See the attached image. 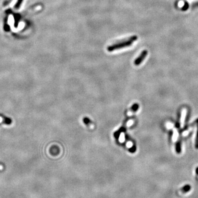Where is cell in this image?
Wrapping results in <instances>:
<instances>
[{
    "instance_id": "obj_3",
    "label": "cell",
    "mask_w": 198,
    "mask_h": 198,
    "mask_svg": "<svg viewBox=\"0 0 198 198\" xmlns=\"http://www.w3.org/2000/svg\"><path fill=\"white\" fill-rule=\"evenodd\" d=\"M0 117H2V122L3 123L7 124V125H11L12 123V120L10 118L7 117L5 116H3V115H0Z\"/></svg>"
},
{
    "instance_id": "obj_11",
    "label": "cell",
    "mask_w": 198,
    "mask_h": 198,
    "mask_svg": "<svg viewBox=\"0 0 198 198\" xmlns=\"http://www.w3.org/2000/svg\"><path fill=\"white\" fill-rule=\"evenodd\" d=\"M196 173L198 175V167L196 168Z\"/></svg>"
},
{
    "instance_id": "obj_1",
    "label": "cell",
    "mask_w": 198,
    "mask_h": 198,
    "mask_svg": "<svg viewBox=\"0 0 198 198\" xmlns=\"http://www.w3.org/2000/svg\"><path fill=\"white\" fill-rule=\"evenodd\" d=\"M138 39V36L134 35L133 36L130 37L129 38L126 39L125 40H122L121 41L118 42L117 43L113 44L111 46H109L107 48V50L109 52H112L113 51L119 50L122 48H127L131 46L132 44Z\"/></svg>"
},
{
    "instance_id": "obj_5",
    "label": "cell",
    "mask_w": 198,
    "mask_h": 198,
    "mask_svg": "<svg viewBox=\"0 0 198 198\" xmlns=\"http://www.w3.org/2000/svg\"><path fill=\"white\" fill-rule=\"evenodd\" d=\"M175 151L177 152V154H180L181 153V151H182V150H181V142L180 140H178L176 144H175Z\"/></svg>"
},
{
    "instance_id": "obj_6",
    "label": "cell",
    "mask_w": 198,
    "mask_h": 198,
    "mask_svg": "<svg viewBox=\"0 0 198 198\" xmlns=\"http://www.w3.org/2000/svg\"><path fill=\"white\" fill-rule=\"evenodd\" d=\"M23 0H18V1H17V3H16V5H15V8L16 9H18L19 8V7H21V5L22 3L23 2Z\"/></svg>"
},
{
    "instance_id": "obj_9",
    "label": "cell",
    "mask_w": 198,
    "mask_h": 198,
    "mask_svg": "<svg viewBox=\"0 0 198 198\" xmlns=\"http://www.w3.org/2000/svg\"><path fill=\"white\" fill-rule=\"evenodd\" d=\"M188 7H189V5H188L187 3H185V5H184V6H183L182 9L183 11L187 10V9L188 8Z\"/></svg>"
},
{
    "instance_id": "obj_7",
    "label": "cell",
    "mask_w": 198,
    "mask_h": 198,
    "mask_svg": "<svg viewBox=\"0 0 198 198\" xmlns=\"http://www.w3.org/2000/svg\"><path fill=\"white\" fill-rule=\"evenodd\" d=\"M83 122L85 123V124H87L88 126H90V124H92L93 123H91V122L90 121V120L89 119H87V118H84L83 119Z\"/></svg>"
},
{
    "instance_id": "obj_8",
    "label": "cell",
    "mask_w": 198,
    "mask_h": 198,
    "mask_svg": "<svg viewBox=\"0 0 198 198\" xmlns=\"http://www.w3.org/2000/svg\"><path fill=\"white\" fill-rule=\"evenodd\" d=\"M195 148L197 149H198V130H197V137H196V140H195Z\"/></svg>"
},
{
    "instance_id": "obj_2",
    "label": "cell",
    "mask_w": 198,
    "mask_h": 198,
    "mask_svg": "<svg viewBox=\"0 0 198 198\" xmlns=\"http://www.w3.org/2000/svg\"><path fill=\"white\" fill-rule=\"evenodd\" d=\"M147 55H148V51L147 50H144L143 52L140 54V55L138 57V58L135 60L134 62L135 65L136 66L140 65L143 62L144 60L146 58Z\"/></svg>"
},
{
    "instance_id": "obj_10",
    "label": "cell",
    "mask_w": 198,
    "mask_h": 198,
    "mask_svg": "<svg viewBox=\"0 0 198 198\" xmlns=\"http://www.w3.org/2000/svg\"><path fill=\"white\" fill-rule=\"evenodd\" d=\"M2 168H3V165L1 164H0V170H2Z\"/></svg>"
},
{
    "instance_id": "obj_4",
    "label": "cell",
    "mask_w": 198,
    "mask_h": 198,
    "mask_svg": "<svg viewBox=\"0 0 198 198\" xmlns=\"http://www.w3.org/2000/svg\"><path fill=\"white\" fill-rule=\"evenodd\" d=\"M191 189V186L189 184H187L183 187L182 188L180 189V191L182 193H187L190 191Z\"/></svg>"
}]
</instances>
